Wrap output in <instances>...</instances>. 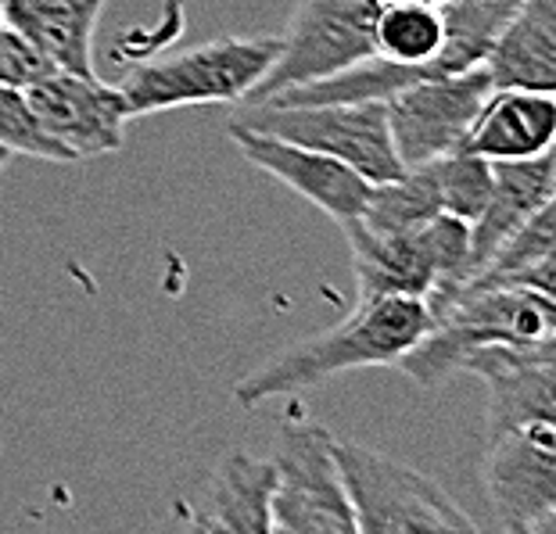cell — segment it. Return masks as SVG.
I'll return each instance as SVG.
<instances>
[{"instance_id":"obj_1","label":"cell","mask_w":556,"mask_h":534,"mask_svg":"<svg viewBox=\"0 0 556 534\" xmlns=\"http://www.w3.org/2000/svg\"><path fill=\"white\" fill-rule=\"evenodd\" d=\"M431 327L424 298L406 294H370L324 334L302 338L283 352L269 355L263 366L233 384V398L244 409L263 406L269 398L294 395L313 384L349 370L370 366H395L402 352H409Z\"/></svg>"},{"instance_id":"obj_2","label":"cell","mask_w":556,"mask_h":534,"mask_svg":"<svg viewBox=\"0 0 556 534\" xmlns=\"http://www.w3.org/2000/svg\"><path fill=\"white\" fill-rule=\"evenodd\" d=\"M546 338H556L553 294L528 288H459L442 308H434L428 334L399 355L395 370L417 387L434 391L453 381L467 355L481 344H528Z\"/></svg>"},{"instance_id":"obj_3","label":"cell","mask_w":556,"mask_h":534,"mask_svg":"<svg viewBox=\"0 0 556 534\" xmlns=\"http://www.w3.org/2000/svg\"><path fill=\"white\" fill-rule=\"evenodd\" d=\"M359 298L406 294L424 298L428 316L442 308L470 280V223L442 212L413 230H366L359 219L345 223Z\"/></svg>"},{"instance_id":"obj_4","label":"cell","mask_w":556,"mask_h":534,"mask_svg":"<svg viewBox=\"0 0 556 534\" xmlns=\"http://www.w3.org/2000/svg\"><path fill=\"white\" fill-rule=\"evenodd\" d=\"M280 54V37H219L191 51L129 68L123 98L129 118L198 109V104H241Z\"/></svg>"},{"instance_id":"obj_5","label":"cell","mask_w":556,"mask_h":534,"mask_svg":"<svg viewBox=\"0 0 556 534\" xmlns=\"http://www.w3.org/2000/svg\"><path fill=\"white\" fill-rule=\"evenodd\" d=\"M334 462L345 481L356 534H395V531H470V520L453 495L428 473L409 462L381 456L374 448L334 437Z\"/></svg>"},{"instance_id":"obj_6","label":"cell","mask_w":556,"mask_h":534,"mask_svg":"<svg viewBox=\"0 0 556 534\" xmlns=\"http://www.w3.org/2000/svg\"><path fill=\"white\" fill-rule=\"evenodd\" d=\"M233 123L258 134L291 140L319 154L345 162L363 180L384 183L402 173V162L388 129L384 101H338V104H238Z\"/></svg>"},{"instance_id":"obj_7","label":"cell","mask_w":556,"mask_h":534,"mask_svg":"<svg viewBox=\"0 0 556 534\" xmlns=\"http://www.w3.org/2000/svg\"><path fill=\"white\" fill-rule=\"evenodd\" d=\"M269 527L277 534H356V517L334 462V434L313 420L280 427Z\"/></svg>"},{"instance_id":"obj_8","label":"cell","mask_w":556,"mask_h":534,"mask_svg":"<svg viewBox=\"0 0 556 534\" xmlns=\"http://www.w3.org/2000/svg\"><path fill=\"white\" fill-rule=\"evenodd\" d=\"M377 15L381 0H299L291 26L280 37L277 62L241 104H263L288 87L374 58Z\"/></svg>"},{"instance_id":"obj_9","label":"cell","mask_w":556,"mask_h":534,"mask_svg":"<svg viewBox=\"0 0 556 534\" xmlns=\"http://www.w3.org/2000/svg\"><path fill=\"white\" fill-rule=\"evenodd\" d=\"M481 484L503 531H556V434L553 423H528L489 437Z\"/></svg>"},{"instance_id":"obj_10","label":"cell","mask_w":556,"mask_h":534,"mask_svg":"<svg viewBox=\"0 0 556 534\" xmlns=\"http://www.w3.org/2000/svg\"><path fill=\"white\" fill-rule=\"evenodd\" d=\"M489 90L492 79L478 65L464 68V73L420 79L413 87L392 93L384 101V112L402 169L434 162L464 144L467 129L475 123L481 101L489 98Z\"/></svg>"},{"instance_id":"obj_11","label":"cell","mask_w":556,"mask_h":534,"mask_svg":"<svg viewBox=\"0 0 556 534\" xmlns=\"http://www.w3.org/2000/svg\"><path fill=\"white\" fill-rule=\"evenodd\" d=\"M459 373H475L489 387V437L556 420V338L481 344Z\"/></svg>"},{"instance_id":"obj_12","label":"cell","mask_w":556,"mask_h":534,"mask_svg":"<svg viewBox=\"0 0 556 534\" xmlns=\"http://www.w3.org/2000/svg\"><path fill=\"white\" fill-rule=\"evenodd\" d=\"M26 98L40 126L76 162L123 151L129 109L119 87H109L98 76H76L58 68V73L33 82Z\"/></svg>"},{"instance_id":"obj_13","label":"cell","mask_w":556,"mask_h":534,"mask_svg":"<svg viewBox=\"0 0 556 534\" xmlns=\"http://www.w3.org/2000/svg\"><path fill=\"white\" fill-rule=\"evenodd\" d=\"M227 137L255 169L269 173L274 180L288 187V191L305 198L309 205L324 212V216L334 219L338 227H345V223L363 216V205H366V198H370L374 183L363 180L345 162L330 158V154H319L313 148L291 144V140L258 134V129L233 123V118L227 123Z\"/></svg>"},{"instance_id":"obj_14","label":"cell","mask_w":556,"mask_h":534,"mask_svg":"<svg viewBox=\"0 0 556 534\" xmlns=\"http://www.w3.org/2000/svg\"><path fill=\"white\" fill-rule=\"evenodd\" d=\"M553 151L535 154V158L492 162V194L484 201L481 216L470 223V277L500 252L506 237H514L535 212L553 205Z\"/></svg>"},{"instance_id":"obj_15","label":"cell","mask_w":556,"mask_h":534,"mask_svg":"<svg viewBox=\"0 0 556 534\" xmlns=\"http://www.w3.org/2000/svg\"><path fill=\"white\" fill-rule=\"evenodd\" d=\"M556 98L546 90H489L464 137V151L489 162H517L553 151Z\"/></svg>"},{"instance_id":"obj_16","label":"cell","mask_w":556,"mask_h":534,"mask_svg":"<svg viewBox=\"0 0 556 534\" xmlns=\"http://www.w3.org/2000/svg\"><path fill=\"white\" fill-rule=\"evenodd\" d=\"M481 68L492 90L556 93V0H520L495 33Z\"/></svg>"},{"instance_id":"obj_17","label":"cell","mask_w":556,"mask_h":534,"mask_svg":"<svg viewBox=\"0 0 556 534\" xmlns=\"http://www.w3.org/2000/svg\"><path fill=\"white\" fill-rule=\"evenodd\" d=\"M109 0H4L0 18L62 73L93 76V37Z\"/></svg>"},{"instance_id":"obj_18","label":"cell","mask_w":556,"mask_h":534,"mask_svg":"<svg viewBox=\"0 0 556 534\" xmlns=\"http://www.w3.org/2000/svg\"><path fill=\"white\" fill-rule=\"evenodd\" d=\"M277 470L269 456L248 448H227L212 470L205 506L191 517L198 531H233V534H269V503H274Z\"/></svg>"},{"instance_id":"obj_19","label":"cell","mask_w":556,"mask_h":534,"mask_svg":"<svg viewBox=\"0 0 556 534\" xmlns=\"http://www.w3.org/2000/svg\"><path fill=\"white\" fill-rule=\"evenodd\" d=\"M556 208L535 212L514 237H506L489 263H484L464 288H528L553 294L556 277Z\"/></svg>"},{"instance_id":"obj_20","label":"cell","mask_w":556,"mask_h":534,"mask_svg":"<svg viewBox=\"0 0 556 534\" xmlns=\"http://www.w3.org/2000/svg\"><path fill=\"white\" fill-rule=\"evenodd\" d=\"M377 54L399 65H438L442 73H456L442 54L445 15L428 4H381L374 29Z\"/></svg>"},{"instance_id":"obj_21","label":"cell","mask_w":556,"mask_h":534,"mask_svg":"<svg viewBox=\"0 0 556 534\" xmlns=\"http://www.w3.org/2000/svg\"><path fill=\"white\" fill-rule=\"evenodd\" d=\"M442 194H438V176H434V162L413 165V169H402L395 180L374 183L370 198L363 205L359 223L366 230H413L424 227L428 219L442 216Z\"/></svg>"},{"instance_id":"obj_22","label":"cell","mask_w":556,"mask_h":534,"mask_svg":"<svg viewBox=\"0 0 556 534\" xmlns=\"http://www.w3.org/2000/svg\"><path fill=\"white\" fill-rule=\"evenodd\" d=\"M434 176H438V194H442V208L448 216L475 223L492 194V162L456 148L442 154V158H434Z\"/></svg>"},{"instance_id":"obj_23","label":"cell","mask_w":556,"mask_h":534,"mask_svg":"<svg viewBox=\"0 0 556 534\" xmlns=\"http://www.w3.org/2000/svg\"><path fill=\"white\" fill-rule=\"evenodd\" d=\"M0 148L11 154H26V158L58 162V165L76 162L73 154L40 126L26 90L8 87V82H0Z\"/></svg>"},{"instance_id":"obj_24","label":"cell","mask_w":556,"mask_h":534,"mask_svg":"<svg viewBox=\"0 0 556 534\" xmlns=\"http://www.w3.org/2000/svg\"><path fill=\"white\" fill-rule=\"evenodd\" d=\"M58 73V68L47 62V58L33 47L18 29H11L4 18H0V82L18 90H29L33 82H40L43 76Z\"/></svg>"},{"instance_id":"obj_25","label":"cell","mask_w":556,"mask_h":534,"mask_svg":"<svg viewBox=\"0 0 556 534\" xmlns=\"http://www.w3.org/2000/svg\"><path fill=\"white\" fill-rule=\"evenodd\" d=\"M381 4H428V8H442L445 0H381Z\"/></svg>"},{"instance_id":"obj_26","label":"cell","mask_w":556,"mask_h":534,"mask_svg":"<svg viewBox=\"0 0 556 534\" xmlns=\"http://www.w3.org/2000/svg\"><path fill=\"white\" fill-rule=\"evenodd\" d=\"M8 162H11V151H4V148H0V173L8 169Z\"/></svg>"},{"instance_id":"obj_27","label":"cell","mask_w":556,"mask_h":534,"mask_svg":"<svg viewBox=\"0 0 556 534\" xmlns=\"http://www.w3.org/2000/svg\"><path fill=\"white\" fill-rule=\"evenodd\" d=\"M0 4H4V0H0Z\"/></svg>"}]
</instances>
